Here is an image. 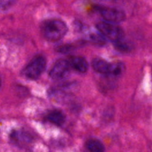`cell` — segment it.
Listing matches in <instances>:
<instances>
[{
    "label": "cell",
    "instance_id": "obj_10",
    "mask_svg": "<svg viewBox=\"0 0 152 152\" xmlns=\"http://www.w3.org/2000/svg\"><path fill=\"white\" fill-rule=\"evenodd\" d=\"M86 147L88 151L93 152H102L105 151V146L98 140H88L86 143Z\"/></svg>",
    "mask_w": 152,
    "mask_h": 152
},
{
    "label": "cell",
    "instance_id": "obj_4",
    "mask_svg": "<svg viewBox=\"0 0 152 152\" xmlns=\"http://www.w3.org/2000/svg\"><path fill=\"white\" fill-rule=\"evenodd\" d=\"M46 68V59L42 56L34 57L23 69V75L31 80H37L42 74Z\"/></svg>",
    "mask_w": 152,
    "mask_h": 152
},
{
    "label": "cell",
    "instance_id": "obj_5",
    "mask_svg": "<svg viewBox=\"0 0 152 152\" xmlns=\"http://www.w3.org/2000/svg\"><path fill=\"white\" fill-rule=\"evenodd\" d=\"M96 10L100 13L102 17L107 22L118 23L126 19V14L123 10L108 7H98Z\"/></svg>",
    "mask_w": 152,
    "mask_h": 152
},
{
    "label": "cell",
    "instance_id": "obj_1",
    "mask_svg": "<svg viewBox=\"0 0 152 152\" xmlns=\"http://www.w3.org/2000/svg\"><path fill=\"white\" fill-rule=\"evenodd\" d=\"M41 32L46 39L52 42L59 41L66 35L68 26L61 19H47L42 23Z\"/></svg>",
    "mask_w": 152,
    "mask_h": 152
},
{
    "label": "cell",
    "instance_id": "obj_7",
    "mask_svg": "<svg viewBox=\"0 0 152 152\" xmlns=\"http://www.w3.org/2000/svg\"><path fill=\"white\" fill-rule=\"evenodd\" d=\"M10 140L19 147H25L32 142L31 135L23 131H13L10 134Z\"/></svg>",
    "mask_w": 152,
    "mask_h": 152
},
{
    "label": "cell",
    "instance_id": "obj_13",
    "mask_svg": "<svg viewBox=\"0 0 152 152\" xmlns=\"http://www.w3.org/2000/svg\"><path fill=\"white\" fill-rule=\"evenodd\" d=\"M103 1H114V0H103Z\"/></svg>",
    "mask_w": 152,
    "mask_h": 152
},
{
    "label": "cell",
    "instance_id": "obj_12",
    "mask_svg": "<svg viewBox=\"0 0 152 152\" xmlns=\"http://www.w3.org/2000/svg\"><path fill=\"white\" fill-rule=\"evenodd\" d=\"M14 1V0H1V7L2 8H4V7H7L8 6H10V4L13 3V1Z\"/></svg>",
    "mask_w": 152,
    "mask_h": 152
},
{
    "label": "cell",
    "instance_id": "obj_11",
    "mask_svg": "<svg viewBox=\"0 0 152 152\" xmlns=\"http://www.w3.org/2000/svg\"><path fill=\"white\" fill-rule=\"evenodd\" d=\"M114 44H115V47L117 48V50H121V51H128V50H130L131 49L130 45L124 39L117 42Z\"/></svg>",
    "mask_w": 152,
    "mask_h": 152
},
{
    "label": "cell",
    "instance_id": "obj_6",
    "mask_svg": "<svg viewBox=\"0 0 152 152\" xmlns=\"http://www.w3.org/2000/svg\"><path fill=\"white\" fill-rule=\"evenodd\" d=\"M71 65L68 60L59 59L56 61L49 72V76L53 80H61L68 75L69 73Z\"/></svg>",
    "mask_w": 152,
    "mask_h": 152
},
{
    "label": "cell",
    "instance_id": "obj_8",
    "mask_svg": "<svg viewBox=\"0 0 152 152\" xmlns=\"http://www.w3.org/2000/svg\"><path fill=\"white\" fill-rule=\"evenodd\" d=\"M70 65L71 68L77 71V72L84 74L88 70V63L84 57L82 56H72L69 59Z\"/></svg>",
    "mask_w": 152,
    "mask_h": 152
},
{
    "label": "cell",
    "instance_id": "obj_2",
    "mask_svg": "<svg viewBox=\"0 0 152 152\" xmlns=\"http://www.w3.org/2000/svg\"><path fill=\"white\" fill-rule=\"evenodd\" d=\"M96 28L105 38L114 42V43L124 39V32L123 29L116 25V23L107 21L100 22L96 25Z\"/></svg>",
    "mask_w": 152,
    "mask_h": 152
},
{
    "label": "cell",
    "instance_id": "obj_3",
    "mask_svg": "<svg viewBox=\"0 0 152 152\" xmlns=\"http://www.w3.org/2000/svg\"><path fill=\"white\" fill-rule=\"evenodd\" d=\"M92 67L95 71L104 75H120L124 69V65L122 63L111 64L100 58L94 59Z\"/></svg>",
    "mask_w": 152,
    "mask_h": 152
},
{
    "label": "cell",
    "instance_id": "obj_9",
    "mask_svg": "<svg viewBox=\"0 0 152 152\" xmlns=\"http://www.w3.org/2000/svg\"><path fill=\"white\" fill-rule=\"evenodd\" d=\"M47 120L56 126H62L65 122V115L61 111L55 110L48 113L47 115Z\"/></svg>",
    "mask_w": 152,
    "mask_h": 152
}]
</instances>
